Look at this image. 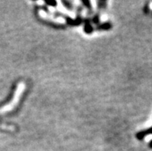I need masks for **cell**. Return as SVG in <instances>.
<instances>
[{
	"instance_id": "1",
	"label": "cell",
	"mask_w": 152,
	"mask_h": 151,
	"mask_svg": "<svg viewBox=\"0 0 152 151\" xmlns=\"http://www.w3.org/2000/svg\"><path fill=\"white\" fill-rule=\"evenodd\" d=\"M151 133H152V127L138 132L137 134H136V137H137L139 140H143L145 136H148V134H151Z\"/></svg>"
},
{
	"instance_id": "2",
	"label": "cell",
	"mask_w": 152,
	"mask_h": 151,
	"mask_svg": "<svg viewBox=\"0 0 152 151\" xmlns=\"http://www.w3.org/2000/svg\"><path fill=\"white\" fill-rule=\"evenodd\" d=\"M144 11H145V13H148V12H149V7H148V4H147L146 6H145V9H144Z\"/></svg>"
},
{
	"instance_id": "3",
	"label": "cell",
	"mask_w": 152,
	"mask_h": 151,
	"mask_svg": "<svg viewBox=\"0 0 152 151\" xmlns=\"http://www.w3.org/2000/svg\"><path fill=\"white\" fill-rule=\"evenodd\" d=\"M149 147H150V148H151V149H152V140H151L150 144H149Z\"/></svg>"
}]
</instances>
